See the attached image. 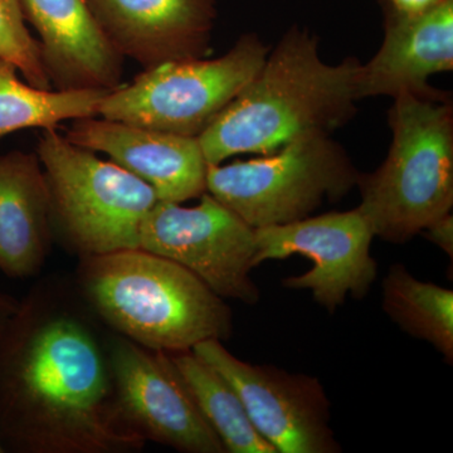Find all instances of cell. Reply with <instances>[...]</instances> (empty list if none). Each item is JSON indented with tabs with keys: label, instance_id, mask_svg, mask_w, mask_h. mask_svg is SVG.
Wrapping results in <instances>:
<instances>
[{
	"label": "cell",
	"instance_id": "6da1fadb",
	"mask_svg": "<svg viewBox=\"0 0 453 453\" xmlns=\"http://www.w3.org/2000/svg\"><path fill=\"white\" fill-rule=\"evenodd\" d=\"M76 283H35L0 330V445L12 453H133L109 334Z\"/></svg>",
	"mask_w": 453,
	"mask_h": 453
},
{
	"label": "cell",
	"instance_id": "7a4b0ae2",
	"mask_svg": "<svg viewBox=\"0 0 453 453\" xmlns=\"http://www.w3.org/2000/svg\"><path fill=\"white\" fill-rule=\"evenodd\" d=\"M362 64L348 57L329 65L318 37L292 26L255 79L201 135L211 165L238 154L267 155L299 136L330 134L356 115Z\"/></svg>",
	"mask_w": 453,
	"mask_h": 453
},
{
	"label": "cell",
	"instance_id": "3957f363",
	"mask_svg": "<svg viewBox=\"0 0 453 453\" xmlns=\"http://www.w3.org/2000/svg\"><path fill=\"white\" fill-rule=\"evenodd\" d=\"M80 258L77 290L113 333L163 353L231 338L225 299L177 262L142 249Z\"/></svg>",
	"mask_w": 453,
	"mask_h": 453
},
{
	"label": "cell",
	"instance_id": "277c9868",
	"mask_svg": "<svg viewBox=\"0 0 453 453\" xmlns=\"http://www.w3.org/2000/svg\"><path fill=\"white\" fill-rule=\"evenodd\" d=\"M388 112L392 145L383 164L360 173L357 210L372 234L405 243L453 207V107L401 94Z\"/></svg>",
	"mask_w": 453,
	"mask_h": 453
},
{
	"label": "cell",
	"instance_id": "5b68a950",
	"mask_svg": "<svg viewBox=\"0 0 453 453\" xmlns=\"http://www.w3.org/2000/svg\"><path fill=\"white\" fill-rule=\"evenodd\" d=\"M50 193V226L80 257L140 249V229L157 196L144 180L56 129L38 139Z\"/></svg>",
	"mask_w": 453,
	"mask_h": 453
},
{
	"label": "cell",
	"instance_id": "8992f818",
	"mask_svg": "<svg viewBox=\"0 0 453 453\" xmlns=\"http://www.w3.org/2000/svg\"><path fill=\"white\" fill-rule=\"evenodd\" d=\"M360 173L330 134L299 136L273 154L228 165L208 164L205 186L252 228L310 217L357 187Z\"/></svg>",
	"mask_w": 453,
	"mask_h": 453
},
{
	"label": "cell",
	"instance_id": "52a82bcc",
	"mask_svg": "<svg viewBox=\"0 0 453 453\" xmlns=\"http://www.w3.org/2000/svg\"><path fill=\"white\" fill-rule=\"evenodd\" d=\"M270 47L247 33L219 58L184 59L144 70L107 92L98 115L148 129L196 136L255 79Z\"/></svg>",
	"mask_w": 453,
	"mask_h": 453
},
{
	"label": "cell",
	"instance_id": "ba28073f",
	"mask_svg": "<svg viewBox=\"0 0 453 453\" xmlns=\"http://www.w3.org/2000/svg\"><path fill=\"white\" fill-rule=\"evenodd\" d=\"M140 249L186 267L222 299L255 305L261 297L251 279L255 228L208 192L192 208L157 201L140 229Z\"/></svg>",
	"mask_w": 453,
	"mask_h": 453
},
{
	"label": "cell",
	"instance_id": "9c48e42d",
	"mask_svg": "<svg viewBox=\"0 0 453 453\" xmlns=\"http://www.w3.org/2000/svg\"><path fill=\"white\" fill-rule=\"evenodd\" d=\"M371 225L357 210L332 211L288 225L255 228V267L301 255L312 268L300 276L286 277L283 288L309 290L329 312L344 305L348 296L360 300L377 279V261L372 257Z\"/></svg>",
	"mask_w": 453,
	"mask_h": 453
},
{
	"label": "cell",
	"instance_id": "30bf717a",
	"mask_svg": "<svg viewBox=\"0 0 453 453\" xmlns=\"http://www.w3.org/2000/svg\"><path fill=\"white\" fill-rule=\"evenodd\" d=\"M192 351L231 384L252 425L277 452L342 451L330 427L329 398L318 378L243 362L217 339L199 342Z\"/></svg>",
	"mask_w": 453,
	"mask_h": 453
},
{
	"label": "cell",
	"instance_id": "8fae6325",
	"mask_svg": "<svg viewBox=\"0 0 453 453\" xmlns=\"http://www.w3.org/2000/svg\"><path fill=\"white\" fill-rule=\"evenodd\" d=\"M116 403L142 440L186 453H226L168 354L109 334Z\"/></svg>",
	"mask_w": 453,
	"mask_h": 453
},
{
	"label": "cell",
	"instance_id": "7c38bea8",
	"mask_svg": "<svg viewBox=\"0 0 453 453\" xmlns=\"http://www.w3.org/2000/svg\"><path fill=\"white\" fill-rule=\"evenodd\" d=\"M65 138L111 157L153 188L162 202L183 203L207 192L208 163L199 138L95 118L71 120Z\"/></svg>",
	"mask_w": 453,
	"mask_h": 453
},
{
	"label": "cell",
	"instance_id": "4fadbf2b",
	"mask_svg": "<svg viewBox=\"0 0 453 453\" xmlns=\"http://www.w3.org/2000/svg\"><path fill=\"white\" fill-rule=\"evenodd\" d=\"M101 31L144 70L211 50L216 0H88Z\"/></svg>",
	"mask_w": 453,
	"mask_h": 453
},
{
	"label": "cell",
	"instance_id": "5bb4252c",
	"mask_svg": "<svg viewBox=\"0 0 453 453\" xmlns=\"http://www.w3.org/2000/svg\"><path fill=\"white\" fill-rule=\"evenodd\" d=\"M384 29L380 50L360 68L359 100L401 94L449 100L428 80L453 70V0L421 14H401L386 7Z\"/></svg>",
	"mask_w": 453,
	"mask_h": 453
},
{
	"label": "cell",
	"instance_id": "9a60e30c",
	"mask_svg": "<svg viewBox=\"0 0 453 453\" xmlns=\"http://www.w3.org/2000/svg\"><path fill=\"white\" fill-rule=\"evenodd\" d=\"M27 22L38 33L50 86L111 89L121 85L124 57L97 25L88 0H20Z\"/></svg>",
	"mask_w": 453,
	"mask_h": 453
},
{
	"label": "cell",
	"instance_id": "2e32d148",
	"mask_svg": "<svg viewBox=\"0 0 453 453\" xmlns=\"http://www.w3.org/2000/svg\"><path fill=\"white\" fill-rule=\"evenodd\" d=\"M52 240L49 186L37 153L0 154V273L37 276Z\"/></svg>",
	"mask_w": 453,
	"mask_h": 453
},
{
	"label": "cell",
	"instance_id": "e0dca14e",
	"mask_svg": "<svg viewBox=\"0 0 453 453\" xmlns=\"http://www.w3.org/2000/svg\"><path fill=\"white\" fill-rule=\"evenodd\" d=\"M16 65L0 59V142L19 130L56 129L64 121L95 118L110 92L37 88L20 81Z\"/></svg>",
	"mask_w": 453,
	"mask_h": 453
},
{
	"label": "cell",
	"instance_id": "ac0fdd59",
	"mask_svg": "<svg viewBox=\"0 0 453 453\" xmlns=\"http://www.w3.org/2000/svg\"><path fill=\"white\" fill-rule=\"evenodd\" d=\"M166 354L226 453H279L258 434L240 396L219 372L192 350Z\"/></svg>",
	"mask_w": 453,
	"mask_h": 453
},
{
	"label": "cell",
	"instance_id": "d6986e66",
	"mask_svg": "<svg viewBox=\"0 0 453 453\" xmlns=\"http://www.w3.org/2000/svg\"><path fill=\"white\" fill-rule=\"evenodd\" d=\"M383 310L403 332L453 362V291L416 279L401 264L383 280Z\"/></svg>",
	"mask_w": 453,
	"mask_h": 453
},
{
	"label": "cell",
	"instance_id": "ffe728a7",
	"mask_svg": "<svg viewBox=\"0 0 453 453\" xmlns=\"http://www.w3.org/2000/svg\"><path fill=\"white\" fill-rule=\"evenodd\" d=\"M0 59L16 65L29 85L53 89L42 62L40 43L27 27L20 0H0Z\"/></svg>",
	"mask_w": 453,
	"mask_h": 453
},
{
	"label": "cell",
	"instance_id": "44dd1931",
	"mask_svg": "<svg viewBox=\"0 0 453 453\" xmlns=\"http://www.w3.org/2000/svg\"><path fill=\"white\" fill-rule=\"evenodd\" d=\"M422 234L429 242L442 250L449 258L453 257V216L451 213L432 223L422 232Z\"/></svg>",
	"mask_w": 453,
	"mask_h": 453
},
{
	"label": "cell",
	"instance_id": "7402d4cb",
	"mask_svg": "<svg viewBox=\"0 0 453 453\" xmlns=\"http://www.w3.org/2000/svg\"><path fill=\"white\" fill-rule=\"evenodd\" d=\"M443 0H383L386 7L401 14H421L437 7Z\"/></svg>",
	"mask_w": 453,
	"mask_h": 453
},
{
	"label": "cell",
	"instance_id": "603a6c76",
	"mask_svg": "<svg viewBox=\"0 0 453 453\" xmlns=\"http://www.w3.org/2000/svg\"><path fill=\"white\" fill-rule=\"evenodd\" d=\"M18 305H19V300L14 299L12 295L0 288V330L3 329L9 318L16 312Z\"/></svg>",
	"mask_w": 453,
	"mask_h": 453
},
{
	"label": "cell",
	"instance_id": "cb8c5ba5",
	"mask_svg": "<svg viewBox=\"0 0 453 453\" xmlns=\"http://www.w3.org/2000/svg\"><path fill=\"white\" fill-rule=\"evenodd\" d=\"M0 453H5V452H4V449H3L2 445H0Z\"/></svg>",
	"mask_w": 453,
	"mask_h": 453
}]
</instances>
